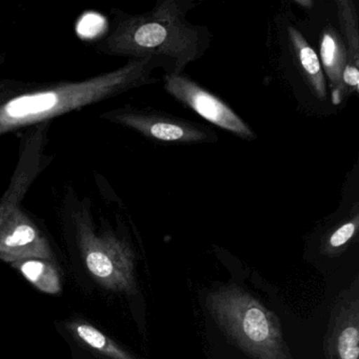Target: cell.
Masks as SVG:
<instances>
[{"label": "cell", "instance_id": "1", "mask_svg": "<svg viewBox=\"0 0 359 359\" xmlns=\"http://www.w3.org/2000/svg\"><path fill=\"white\" fill-rule=\"evenodd\" d=\"M173 67L163 58L129 60L125 66L83 81H0V136L29 129L39 123L93 104L112 100L132 90L153 85L157 69Z\"/></svg>", "mask_w": 359, "mask_h": 359}, {"label": "cell", "instance_id": "2", "mask_svg": "<svg viewBox=\"0 0 359 359\" xmlns=\"http://www.w3.org/2000/svg\"><path fill=\"white\" fill-rule=\"evenodd\" d=\"M194 6L191 0H163L144 14L113 10L108 31L94 48L130 60L163 58L173 67L172 74H182L189 65L201 58L211 41L208 28L187 20Z\"/></svg>", "mask_w": 359, "mask_h": 359}, {"label": "cell", "instance_id": "3", "mask_svg": "<svg viewBox=\"0 0 359 359\" xmlns=\"http://www.w3.org/2000/svg\"><path fill=\"white\" fill-rule=\"evenodd\" d=\"M209 306L226 331L258 359H287L274 315L236 287L209 296Z\"/></svg>", "mask_w": 359, "mask_h": 359}, {"label": "cell", "instance_id": "4", "mask_svg": "<svg viewBox=\"0 0 359 359\" xmlns=\"http://www.w3.org/2000/svg\"><path fill=\"white\" fill-rule=\"evenodd\" d=\"M76 236L92 276L111 290H130L133 285V255L125 243L111 234H97L87 209L75 216Z\"/></svg>", "mask_w": 359, "mask_h": 359}, {"label": "cell", "instance_id": "5", "mask_svg": "<svg viewBox=\"0 0 359 359\" xmlns=\"http://www.w3.org/2000/svg\"><path fill=\"white\" fill-rule=\"evenodd\" d=\"M102 118L163 144H207L217 140L215 132L205 126L130 104L104 113Z\"/></svg>", "mask_w": 359, "mask_h": 359}, {"label": "cell", "instance_id": "6", "mask_svg": "<svg viewBox=\"0 0 359 359\" xmlns=\"http://www.w3.org/2000/svg\"><path fill=\"white\" fill-rule=\"evenodd\" d=\"M163 79L168 94L212 125L241 140H255V132L232 108L186 75L165 73Z\"/></svg>", "mask_w": 359, "mask_h": 359}, {"label": "cell", "instance_id": "7", "mask_svg": "<svg viewBox=\"0 0 359 359\" xmlns=\"http://www.w3.org/2000/svg\"><path fill=\"white\" fill-rule=\"evenodd\" d=\"M51 247L22 207L0 212V259L7 262L26 258L51 260Z\"/></svg>", "mask_w": 359, "mask_h": 359}, {"label": "cell", "instance_id": "8", "mask_svg": "<svg viewBox=\"0 0 359 359\" xmlns=\"http://www.w3.org/2000/svg\"><path fill=\"white\" fill-rule=\"evenodd\" d=\"M287 35L296 64L302 76L310 86L315 96L319 100H325L327 96V83L318 56L295 28L289 27Z\"/></svg>", "mask_w": 359, "mask_h": 359}, {"label": "cell", "instance_id": "9", "mask_svg": "<svg viewBox=\"0 0 359 359\" xmlns=\"http://www.w3.org/2000/svg\"><path fill=\"white\" fill-rule=\"evenodd\" d=\"M320 65L329 79L332 98L335 100L341 83L342 73L348 62L346 43L334 29L323 32L320 43Z\"/></svg>", "mask_w": 359, "mask_h": 359}, {"label": "cell", "instance_id": "10", "mask_svg": "<svg viewBox=\"0 0 359 359\" xmlns=\"http://www.w3.org/2000/svg\"><path fill=\"white\" fill-rule=\"evenodd\" d=\"M11 264L41 291L57 294L62 290L60 274L51 260L26 258L11 262Z\"/></svg>", "mask_w": 359, "mask_h": 359}, {"label": "cell", "instance_id": "11", "mask_svg": "<svg viewBox=\"0 0 359 359\" xmlns=\"http://www.w3.org/2000/svg\"><path fill=\"white\" fill-rule=\"evenodd\" d=\"M70 329L83 344L109 358L134 359L129 353L125 352L113 340L89 323L77 321L70 325Z\"/></svg>", "mask_w": 359, "mask_h": 359}, {"label": "cell", "instance_id": "12", "mask_svg": "<svg viewBox=\"0 0 359 359\" xmlns=\"http://www.w3.org/2000/svg\"><path fill=\"white\" fill-rule=\"evenodd\" d=\"M338 22L344 37L348 62L358 66L359 62V29L358 14L354 3L348 0L336 1Z\"/></svg>", "mask_w": 359, "mask_h": 359}, {"label": "cell", "instance_id": "13", "mask_svg": "<svg viewBox=\"0 0 359 359\" xmlns=\"http://www.w3.org/2000/svg\"><path fill=\"white\" fill-rule=\"evenodd\" d=\"M338 351L341 359L358 358V330L356 327L350 325L340 333Z\"/></svg>", "mask_w": 359, "mask_h": 359}, {"label": "cell", "instance_id": "14", "mask_svg": "<svg viewBox=\"0 0 359 359\" xmlns=\"http://www.w3.org/2000/svg\"><path fill=\"white\" fill-rule=\"evenodd\" d=\"M357 228V220L348 222L342 224L339 229L335 231L330 238V245L334 248L341 247L346 241L352 238Z\"/></svg>", "mask_w": 359, "mask_h": 359}]
</instances>
